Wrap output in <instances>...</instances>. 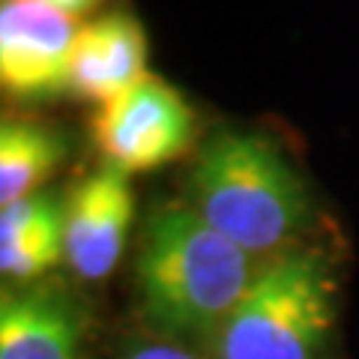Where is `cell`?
<instances>
[{"mask_svg": "<svg viewBox=\"0 0 359 359\" xmlns=\"http://www.w3.org/2000/svg\"><path fill=\"white\" fill-rule=\"evenodd\" d=\"M147 30L126 9H111L78 27L72 93L102 105L147 75Z\"/></svg>", "mask_w": 359, "mask_h": 359, "instance_id": "cell-8", "label": "cell"}, {"mask_svg": "<svg viewBox=\"0 0 359 359\" xmlns=\"http://www.w3.org/2000/svg\"><path fill=\"white\" fill-rule=\"evenodd\" d=\"M75 18L39 0H0V87L21 102L72 93Z\"/></svg>", "mask_w": 359, "mask_h": 359, "instance_id": "cell-5", "label": "cell"}, {"mask_svg": "<svg viewBox=\"0 0 359 359\" xmlns=\"http://www.w3.org/2000/svg\"><path fill=\"white\" fill-rule=\"evenodd\" d=\"M198 117L186 96L147 72L114 99L96 105L90 138L108 165L126 174L156 171L177 162L195 144Z\"/></svg>", "mask_w": 359, "mask_h": 359, "instance_id": "cell-4", "label": "cell"}, {"mask_svg": "<svg viewBox=\"0 0 359 359\" xmlns=\"http://www.w3.org/2000/svg\"><path fill=\"white\" fill-rule=\"evenodd\" d=\"M39 4L51 6V9H60V13H66L69 18H78V15L93 13V9L102 4V0H39Z\"/></svg>", "mask_w": 359, "mask_h": 359, "instance_id": "cell-12", "label": "cell"}, {"mask_svg": "<svg viewBox=\"0 0 359 359\" xmlns=\"http://www.w3.org/2000/svg\"><path fill=\"white\" fill-rule=\"evenodd\" d=\"M66 261V198L36 192L0 210V273L39 282Z\"/></svg>", "mask_w": 359, "mask_h": 359, "instance_id": "cell-9", "label": "cell"}, {"mask_svg": "<svg viewBox=\"0 0 359 359\" xmlns=\"http://www.w3.org/2000/svg\"><path fill=\"white\" fill-rule=\"evenodd\" d=\"M87 311L60 282H25L0 297V359H84Z\"/></svg>", "mask_w": 359, "mask_h": 359, "instance_id": "cell-7", "label": "cell"}, {"mask_svg": "<svg viewBox=\"0 0 359 359\" xmlns=\"http://www.w3.org/2000/svg\"><path fill=\"white\" fill-rule=\"evenodd\" d=\"M189 204L249 255L294 249L311 216L309 189L282 147L252 129H219L189 171Z\"/></svg>", "mask_w": 359, "mask_h": 359, "instance_id": "cell-2", "label": "cell"}, {"mask_svg": "<svg viewBox=\"0 0 359 359\" xmlns=\"http://www.w3.org/2000/svg\"><path fill=\"white\" fill-rule=\"evenodd\" d=\"M120 359H201L189 351L186 344L168 341V339H135L123 347Z\"/></svg>", "mask_w": 359, "mask_h": 359, "instance_id": "cell-11", "label": "cell"}, {"mask_svg": "<svg viewBox=\"0 0 359 359\" xmlns=\"http://www.w3.org/2000/svg\"><path fill=\"white\" fill-rule=\"evenodd\" d=\"M335 273L320 249L264 261L252 287L219 327L212 359H318L335 330Z\"/></svg>", "mask_w": 359, "mask_h": 359, "instance_id": "cell-3", "label": "cell"}, {"mask_svg": "<svg viewBox=\"0 0 359 359\" xmlns=\"http://www.w3.org/2000/svg\"><path fill=\"white\" fill-rule=\"evenodd\" d=\"M69 156V138L57 126L4 120L0 126V207L25 201L48 183Z\"/></svg>", "mask_w": 359, "mask_h": 359, "instance_id": "cell-10", "label": "cell"}, {"mask_svg": "<svg viewBox=\"0 0 359 359\" xmlns=\"http://www.w3.org/2000/svg\"><path fill=\"white\" fill-rule=\"evenodd\" d=\"M261 266V257L219 233L189 201L162 204L144 222L138 249L144 318L159 339L210 347Z\"/></svg>", "mask_w": 359, "mask_h": 359, "instance_id": "cell-1", "label": "cell"}, {"mask_svg": "<svg viewBox=\"0 0 359 359\" xmlns=\"http://www.w3.org/2000/svg\"><path fill=\"white\" fill-rule=\"evenodd\" d=\"M135 216L129 174L114 165L87 174L66 195V264L84 278L99 282L114 273L126 252Z\"/></svg>", "mask_w": 359, "mask_h": 359, "instance_id": "cell-6", "label": "cell"}]
</instances>
